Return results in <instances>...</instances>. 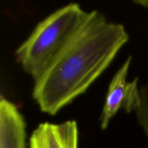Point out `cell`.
I'll use <instances>...</instances> for the list:
<instances>
[{
    "mask_svg": "<svg viewBox=\"0 0 148 148\" xmlns=\"http://www.w3.org/2000/svg\"><path fill=\"white\" fill-rule=\"evenodd\" d=\"M129 56L114 75L108 86L101 117V127L105 130L110 121L121 108L126 113L136 111L140 103V88L138 77L131 82L127 81L129 69L132 62Z\"/></svg>",
    "mask_w": 148,
    "mask_h": 148,
    "instance_id": "cell-3",
    "label": "cell"
},
{
    "mask_svg": "<svg viewBox=\"0 0 148 148\" xmlns=\"http://www.w3.org/2000/svg\"><path fill=\"white\" fill-rule=\"evenodd\" d=\"M0 148H27L24 117L16 104L3 96L0 100Z\"/></svg>",
    "mask_w": 148,
    "mask_h": 148,
    "instance_id": "cell-5",
    "label": "cell"
},
{
    "mask_svg": "<svg viewBox=\"0 0 148 148\" xmlns=\"http://www.w3.org/2000/svg\"><path fill=\"white\" fill-rule=\"evenodd\" d=\"M135 113L139 124L148 139V82L140 88V103Z\"/></svg>",
    "mask_w": 148,
    "mask_h": 148,
    "instance_id": "cell-6",
    "label": "cell"
},
{
    "mask_svg": "<svg viewBox=\"0 0 148 148\" xmlns=\"http://www.w3.org/2000/svg\"><path fill=\"white\" fill-rule=\"evenodd\" d=\"M88 14L79 4L70 3L41 20L14 53L24 72L34 81L40 77L79 29Z\"/></svg>",
    "mask_w": 148,
    "mask_h": 148,
    "instance_id": "cell-2",
    "label": "cell"
},
{
    "mask_svg": "<svg viewBox=\"0 0 148 148\" xmlns=\"http://www.w3.org/2000/svg\"><path fill=\"white\" fill-rule=\"evenodd\" d=\"M134 2L137 4H140L141 6L144 7L148 8V0H141V1H134Z\"/></svg>",
    "mask_w": 148,
    "mask_h": 148,
    "instance_id": "cell-7",
    "label": "cell"
},
{
    "mask_svg": "<svg viewBox=\"0 0 148 148\" xmlns=\"http://www.w3.org/2000/svg\"><path fill=\"white\" fill-rule=\"evenodd\" d=\"M128 40L122 24L108 22L98 10L88 12L67 44L34 81L32 95L40 111L53 116L83 94Z\"/></svg>",
    "mask_w": 148,
    "mask_h": 148,
    "instance_id": "cell-1",
    "label": "cell"
},
{
    "mask_svg": "<svg viewBox=\"0 0 148 148\" xmlns=\"http://www.w3.org/2000/svg\"><path fill=\"white\" fill-rule=\"evenodd\" d=\"M77 123L68 120L60 124H38L30 137V148H78Z\"/></svg>",
    "mask_w": 148,
    "mask_h": 148,
    "instance_id": "cell-4",
    "label": "cell"
}]
</instances>
